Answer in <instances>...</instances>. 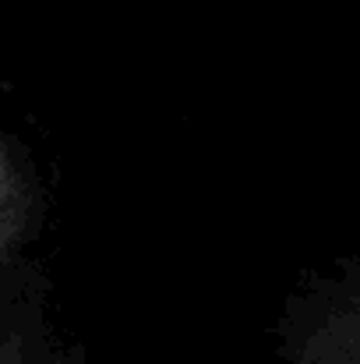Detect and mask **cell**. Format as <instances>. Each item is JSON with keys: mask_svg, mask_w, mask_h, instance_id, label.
Returning a JSON list of instances; mask_svg holds the SVG:
<instances>
[{"mask_svg": "<svg viewBox=\"0 0 360 364\" xmlns=\"http://www.w3.org/2000/svg\"><path fill=\"white\" fill-rule=\"evenodd\" d=\"M0 364H11V361H7V358H4V354H0Z\"/></svg>", "mask_w": 360, "mask_h": 364, "instance_id": "obj_2", "label": "cell"}, {"mask_svg": "<svg viewBox=\"0 0 360 364\" xmlns=\"http://www.w3.org/2000/svg\"><path fill=\"white\" fill-rule=\"evenodd\" d=\"M18 227H21V181L14 159L0 141V251H7V244L18 237Z\"/></svg>", "mask_w": 360, "mask_h": 364, "instance_id": "obj_1", "label": "cell"}]
</instances>
